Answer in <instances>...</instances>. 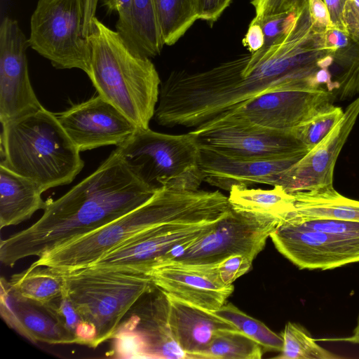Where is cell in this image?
Wrapping results in <instances>:
<instances>
[{"label":"cell","mask_w":359,"mask_h":359,"mask_svg":"<svg viewBox=\"0 0 359 359\" xmlns=\"http://www.w3.org/2000/svg\"><path fill=\"white\" fill-rule=\"evenodd\" d=\"M318 55L304 31L292 27L269 46L209 69L172 73L161 84L154 119L196 128L258 95L315 88Z\"/></svg>","instance_id":"6da1fadb"},{"label":"cell","mask_w":359,"mask_h":359,"mask_svg":"<svg viewBox=\"0 0 359 359\" xmlns=\"http://www.w3.org/2000/svg\"><path fill=\"white\" fill-rule=\"evenodd\" d=\"M157 190L138 179L114 149L66 194L46 201L43 215L36 222L2 239L0 260L12 267L25 257H39L125 215Z\"/></svg>","instance_id":"7a4b0ae2"},{"label":"cell","mask_w":359,"mask_h":359,"mask_svg":"<svg viewBox=\"0 0 359 359\" xmlns=\"http://www.w3.org/2000/svg\"><path fill=\"white\" fill-rule=\"evenodd\" d=\"M219 191H181L161 187L147 202L116 220L67 242L39 257L31 266L57 273L88 267L133 237L170 223H208L231 210Z\"/></svg>","instance_id":"3957f363"},{"label":"cell","mask_w":359,"mask_h":359,"mask_svg":"<svg viewBox=\"0 0 359 359\" xmlns=\"http://www.w3.org/2000/svg\"><path fill=\"white\" fill-rule=\"evenodd\" d=\"M86 39L90 50L87 75L98 95L138 128H149L160 93L161 80L154 65L97 17Z\"/></svg>","instance_id":"277c9868"},{"label":"cell","mask_w":359,"mask_h":359,"mask_svg":"<svg viewBox=\"0 0 359 359\" xmlns=\"http://www.w3.org/2000/svg\"><path fill=\"white\" fill-rule=\"evenodd\" d=\"M1 161L46 190L71 183L84 162L56 115L44 107L2 123Z\"/></svg>","instance_id":"5b68a950"},{"label":"cell","mask_w":359,"mask_h":359,"mask_svg":"<svg viewBox=\"0 0 359 359\" xmlns=\"http://www.w3.org/2000/svg\"><path fill=\"white\" fill-rule=\"evenodd\" d=\"M60 274L63 293L96 332V348L112 339L125 316L156 287L149 275L124 269L87 267Z\"/></svg>","instance_id":"8992f818"},{"label":"cell","mask_w":359,"mask_h":359,"mask_svg":"<svg viewBox=\"0 0 359 359\" xmlns=\"http://www.w3.org/2000/svg\"><path fill=\"white\" fill-rule=\"evenodd\" d=\"M115 150L138 179L156 190L195 191L203 182L200 145L190 132L169 135L138 128Z\"/></svg>","instance_id":"52a82bcc"},{"label":"cell","mask_w":359,"mask_h":359,"mask_svg":"<svg viewBox=\"0 0 359 359\" xmlns=\"http://www.w3.org/2000/svg\"><path fill=\"white\" fill-rule=\"evenodd\" d=\"M80 0H38L30 19L29 46L59 69L87 74L90 50L83 37Z\"/></svg>","instance_id":"ba28073f"},{"label":"cell","mask_w":359,"mask_h":359,"mask_svg":"<svg viewBox=\"0 0 359 359\" xmlns=\"http://www.w3.org/2000/svg\"><path fill=\"white\" fill-rule=\"evenodd\" d=\"M270 215L233 209L196 239L181 255L169 262L215 264L236 254L253 261L280 221Z\"/></svg>","instance_id":"9c48e42d"},{"label":"cell","mask_w":359,"mask_h":359,"mask_svg":"<svg viewBox=\"0 0 359 359\" xmlns=\"http://www.w3.org/2000/svg\"><path fill=\"white\" fill-rule=\"evenodd\" d=\"M112 339L115 357L188 358L174 337L168 297L159 288L136 303L120 323Z\"/></svg>","instance_id":"30bf717a"},{"label":"cell","mask_w":359,"mask_h":359,"mask_svg":"<svg viewBox=\"0 0 359 359\" xmlns=\"http://www.w3.org/2000/svg\"><path fill=\"white\" fill-rule=\"evenodd\" d=\"M199 144L232 157L269 159L307 153L291 130L268 129L218 118L190 132Z\"/></svg>","instance_id":"8fae6325"},{"label":"cell","mask_w":359,"mask_h":359,"mask_svg":"<svg viewBox=\"0 0 359 359\" xmlns=\"http://www.w3.org/2000/svg\"><path fill=\"white\" fill-rule=\"evenodd\" d=\"M334 100L325 88L278 90L246 100L212 121L224 118L287 131L330 108Z\"/></svg>","instance_id":"7c38bea8"},{"label":"cell","mask_w":359,"mask_h":359,"mask_svg":"<svg viewBox=\"0 0 359 359\" xmlns=\"http://www.w3.org/2000/svg\"><path fill=\"white\" fill-rule=\"evenodd\" d=\"M276 248L299 269L330 270L359 262V241L281 219L271 233Z\"/></svg>","instance_id":"4fadbf2b"},{"label":"cell","mask_w":359,"mask_h":359,"mask_svg":"<svg viewBox=\"0 0 359 359\" xmlns=\"http://www.w3.org/2000/svg\"><path fill=\"white\" fill-rule=\"evenodd\" d=\"M28 39L17 20L4 17L0 25V122L4 123L43 107L30 82Z\"/></svg>","instance_id":"5bb4252c"},{"label":"cell","mask_w":359,"mask_h":359,"mask_svg":"<svg viewBox=\"0 0 359 359\" xmlns=\"http://www.w3.org/2000/svg\"><path fill=\"white\" fill-rule=\"evenodd\" d=\"M217 222H175L156 226L133 237L88 267L124 269L147 274L161 264L172 249L203 236Z\"/></svg>","instance_id":"9a60e30c"},{"label":"cell","mask_w":359,"mask_h":359,"mask_svg":"<svg viewBox=\"0 0 359 359\" xmlns=\"http://www.w3.org/2000/svg\"><path fill=\"white\" fill-rule=\"evenodd\" d=\"M57 117L80 152L107 145L117 147L138 129L100 95L72 105Z\"/></svg>","instance_id":"2e32d148"},{"label":"cell","mask_w":359,"mask_h":359,"mask_svg":"<svg viewBox=\"0 0 359 359\" xmlns=\"http://www.w3.org/2000/svg\"><path fill=\"white\" fill-rule=\"evenodd\" d=\"M359 116V97L345 109L329 134L290 168L280 174L278 184L289 194L333 185L338 156Z\"/></svg>","instance_id":"e0dca14e"},{"label":"cell","mask_w":359,"mask_h":359,"mask_svg":"<svg viewBox=\"0 0 359 359\" xmlns=\"http://www.w3.org/2000/svg\"><path fill=\"white\" fill-rule=\"evenodd\" d=\"M199 145V166L203 182L229 192L234 185L244 187L256 184L276 186L280 174L306 154L279 158H243L224 155Z\"/></svg>","instance_id":"ac0fdd59"},{"label":"cell","mask_w":359,"mask_h":359,"mask_svg":"<svg viewBox=\"0 0 359 359\" xmlns=\"http://www.w3.org/2000/svg\"><path fill=\"white\" fill-rule=\"evenodd\" d=\"M0 313L5 323L32 343L77 344L49 304H41L18 294L9 280L1 278Z\"/></svg>","instance_id":"d6986e66"},{"label":"cell","mask_w":359,"mask_h":359,"mask_svg":"<svg viewBox=\"0 0 359 359\" xmlns=\"http://www.w3.org/2000/svg\"><path fill=\"white\" fill-rule=\"evenodd\" d=\"M147 274L165 292L210 311L223 306L234 290L233 285L223 286L191 264L168 262Z\"/></svg>","instance_id":"ffe728a7"},{"label":"cell","mask_w":359,"mask_h":359,"mask_svg":"<svg viewBox=\"0 0 359 359\" xmlns=\"http://www.w3.org/2000/svg\"><path fill=\"white\" fill-rule=\"evenodd\" d=\"M166 295L172 334L189 359L198 358L207 349L218 330L237 329L213 311L197 307L168 293Z\"/></svg>","instance_id":"44dd1931"},{"label":"cell","mask_w":359,"mask_h":359,"mask_svg":"<svg viewBox=\"0 0 359 359\" xmlns=\"http://www.w3.org/2000/svg\"><path fill=\"white\" fill-rule=\"evenodd\" d=\"M43 191L33 181L0 165V227L14 226L43 210Z\"/></svg>","instance_id":"7402d4cb"},{"label":"cell","mask_w":359,"mask_h":359,"mask_svg":"<svg viewBox=\"0 0 359 359\" xmlns=\"http://www.w3.org/2000/svg\"><path fill=\"white\" fill-rule=\"evenodd\" d=\"M116 30L144 57L159 55L164 46L153 0H130L127 11L118 15Z\"/></svg>","instance_id":"603a6c76"},{"label":"cell","mask_w":359,"mask_h":359,"mask_svg":"<svg viewBox=\"0 0 359 359\" xmlns=\"http://www.w3.org/2000/svg\"><path fill=\"white\" fill-rule=\"evenodd\" d=\"M293 196L292 208L283 217L359 222V201L341 195L333 185L297 192Z\"/></svg>","instance_id":"cb8c5ba5"},{"label":"cell","mask_w":359,"mask_h":359,"mask_svg":"<svg viewBox=\"0 0 359 359\" xmlns=\"http://www.w3.org/2000/svg\"><path fill=\"white\" fill-rule=\"evenodd\" d=\"M228 198L233 209L274 215L282 219L292 209L294 196L280 185L274 186L271 189L234 185L229 191Z\"/></svg>","instance_id":"d4e9b609"},{"label":"cell","mask_w":359,"mask_h":359,"mask_svg":"<svg viewBox=\"0 0 359 359\" xmlns=\"http://www.w3.org/2000/svg\"><path fill=\"white\" fill-rule=\"evenodd\" d=\"M9 281L21 296L41 304H50L64 292L62 276L46 266H30L14 274Z\"/></svg>","instance_id":"484cf974"},{"label":"cell","mask_w":359,"mask_h":359,"mask_svg":"<svg viewBox=\"0 0 359 359\" xmlns=\"http://www.w3.org/2000/svg\"><path fill=\"white\" fill-rule=\"evenodd\" d=\"M164 45H174L198 20L195 0H153Z\"/></svg>","instance_id":"4316f807"},{"label":"cell","mask_w":359,"mask_h":359,"mask_svg":"<svg viewBox=\"0 0 359 359\" xmlns=\"http://www.w3.org/2000/svg\"><path fill=\"white\" fill-rule=\"evenodd\" d=\"M264 352L258 342L238 329H222L198 358L260 359Z\"/></svg>","instance_id":"83f0119b"},{"label":"cell","mask_w":359,"mask_h":359,"mask_svg":"<svg viewBox=\"0 0 359 359\" xmlns=\"http://www.w3.org/2000/svg\"><path fill=\"white\" fill-rule=\"evenodd\" d=\"M280 335L283 348L278 359H337L341 357L320 346L310 332L299 324L287 322Z\"/></svg>","instance_id":"f1b7e54d"},{"label":"cell","mask_w":359,"mask_h":359,"mask_svg":"<svg viewBox=\"0 0 359 359\" xmlns=\"http://www.w3.org/2000/svg\"><path fill=\"white\" fill-rule=\"evenodd\" d=\"M213 312L258 342L265 351H281L283 340L280 334H276L262 322L250 316L233 304L225 303Z\"/></svg>","instance_id":"f546056e"},{"label":"cell","mask_w":359,"mask_h":359,"mask_svg":"<svg viewBox=\"0 0 359 359\" xmlns=\"http://www.w3.org/2000/svg\"><path fill=\"white\" fill-rule=\"evenodd\" d=\"M344 111L341 107L332 105L294 128L291 131L310 150L334 128L342 117Z\"/></svg>","instance_id":"4dcf8cb0"},{"label":"cell","mask_w":359,"mask_h":359,"mask_svg":"<svg viewBox=\"0 0 359 359\" xmlns=\"http://www.w3.org/2000/svg\"><path fill=\"white\" fill-rule=\"evenodd\" d=\"M252 262L243 255L236 254L217 263L192 265L219 284L229 286L252 269Z\"/></svg>","instance_id":"1f68e13d"},{"label":"cell","mask_w":359,"mask_h":359,"mask_svg":"<svg viewBox=\"0 0 359 359\" xmlns=\"http://www.w3.org/2000/svg\"><path fill=\"white\" fill-rule=\"evenodd\" d=\"M281 219L297 223L312 229L338 235L348 240L359 241V222L332 219H302L290 217H285Z\"/></svg>","instance_id":"d6a6232c"},{"label":"cell","mask_w":359,"mask_h":359,"mask_svg":"<svg viewBox=\"0 0 359 359\" xmlns=\"http://www.w3.org/2000/svg\"><path fill=\"white\" fill-rule=\"evenodd\" d=\"M80 2L83 15L82 33L83 37L86 39L92 25L93 19L96 17L95 13L99 0H80ZM102 3L108 11L121 12L129 6L130 0H102Z\"/></svg>","instance_id":"836d02e7"},{"label":"cell","mask_w":359,"mask_h":359,"mask_svg":"<svg viewBox=\"0 0 359 359\" xmlns=\"http://www.w3.org/2000/svg\"><path fill=\"white\" fill-rule=\"evenodd\" d=\"M198 18L214 22L221 16L232 0H195Z\"/></svg>","instance_id":"e575fe53"},{"label":"cell","mask_w":359,"mask_h":359,"mask_svg":"<svg viewBox=\"0 0 359 359\" xmlns=\"http://www.w3.org/2000/svg\"><path fill=\"white\" fill-rule=\"evenodd\" d=\"M284 3L285 0H252L255 11L252 22L260 23L269 17L285 13Z\"/></svg>","instance_id":"d590c367"},{"label":"cell","mask_w":359,"mask_h":359,"mask_svg":"<svg viewBox=\"0 0 359 359\" xmlns=\"http://www.w3.org/2000/svg\"><path fill=\"white\" fill-rule=\"evenodd\" d=\"M308 8L314 27L323 30L332 27L330 13L323 0H308Z\"/></svg>","instance_id":"8d00e7d4"},{"label":"cell","mask_w":359,"mask_h":359,"mask_svg":"<svg viewBox=\"0 0 359 359\" xmlns=\"http://www.w3.org/2000/svg\"><path fill=\"white\" fill-rule=\"evenodd\" d=\"M343 20L348 34L359 42V4L353 0H346Z\"/></svg>","instance_id":"74e56055"},{"label":"cell","mask_w":359,"mask_h":359,"mask_svg":"<svg viewBox=\"0 0 359 359\" xmlns=\"http://www.w3.org/2000/svg\"><path fill=\"white\" fill-rule=\"evenodd\" d=\"M243 43L250 53H255L264 45V36L259 24L251 22Z\"/></svg>","instance_id":"f35d334b"},{"label":"cell","mask_w":359,"mask_h":359,"mask_svg":"<svg viewBox=\"0 0 359 359\" xmlns=\"http://www.w3.org/2000/svg\"><path fill=\"white\" fill-rule=\"evenodd\" d=\"M330 13L332 27L346 32L344 20L343 13L346 0H323Z\"/></svg>","instance_id":"ab89813d"},{"label":"cell","mask_w":359,"mask_h":359,"mask_svg":"<svg viewBox=\"0 0 359 359\" xmlns=\"http://www.w3.org/2000/svg\"><path fill=\"white\" fill-rule=\"evenodd\" d=\"M308 3V0H285L284 12L298 11Z\"/></svg>","instance_id":"60d3db41"}]
</instances>
